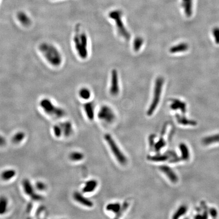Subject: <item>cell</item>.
I'll return each instance as SVG.
<instances>
[{
    "label": "cell",
    "mask_w": 219,
    "mask_h": 219,
    "mask_svg": "<svg viewBox=\"0 0 219 219\" xmlns=\"http://www.w3.org/2000/svg\"><path fill=\"white\" fill-rule=\"evenodd\" d=\"M128 207H129V203L127 201H125L123 203V205H121V207L120 210L119 212L116 215L117 216L116 218H119L121 217L122 215L127 210Z\"/></svg>",
    "instance_id": "obj_33"
},
{
    "label": "cell",
    "mask_w": 219,
    "mask_h": 219,
    "mask_svg": "<svg viewBox=\"0 0 219 219\" xmlns=\"http://www.w3.org/2000/svg\"><path fill=\"white\" fill-rule=\"evenodd\" d=\"M209 212L211 216L213 218H216L218 216V212H217L216 209H215V208L213 207V208L209 209Z\"/></svg>",
    "instance_id": "obj_36"
},
{
    "label": "cell",
    "mask_w": 219,
    "mask_h": 219,
    "mask_svg": "<svg viewBox=\"0 0 219 219\" xmlns=\"http://www.w3.org/2000/svg\"><path fill=\"white\" fill-rule=\"evenodd\" d=\"M73 197L76 201L79 203L80 205H82L83 206L88 207H93V203L92 201L90 200L89 199L84 196L80 193L78 192H75L73 194Z\"/></svg>",
    "instance_id": "obj_12"
},
{
    "label": "cell",
    "mask_w": 219,
    "mask_h": 219,
    "mask_svg": "<svg viewBox=\"0 0 219 219\" xmlns=\"http://www.w3.org/2000/svg\"><path fill=\"white\" fill-rule=\"evenodd\" d=\"M61 125L63 128V134L66 137L71 136L73 132V125L71 122H65Z\"/></svg>",
    "instance_id": "obj_23"
},
{
    "label": "cell",
    "mask_w": 219,
    "mask_h": 219,
    "mask_svg": "<svg viewBox=\"0 0 219 219\" xmlns=\"http://www.w3.org/2000/svg\"><path fill=\"white\" fill-rule=\"evenodd\" d=\"M98 186L97 180L94 179H91L87 180L85 183L82 189V192L84 193H89L93 192L96 189Z\"/></svg>",
    "instance_id": "obj_16"
},
{
    "label": "cell",
    "mask_w": 219,
    "mask_h": 219,
    "mask_svg": "<svg viewBox=\"0 0 219 219\" xmlns=\"http://www.w3.org/2000/svg\"><path fill=\"white\" fill-rule=\"evenodd\" d=\"M187 207L185 205H181L178 207L173 215L172 219H178L180 218V217L184 216L187 213Z\"/></svg>",
    "instance_id": "obj_29"
},
{
    "label": "cell",
    "mask_w": 219,
    "mask_h": 219,
    "mask_svg": "<svg viewBox=\"0 0 219 219\" xmlns=\"http://www.w3.org/2000/svg\"><path fill=\"white\" fill-rule=\"evenodd\" d=\"M22 187L25 194L31 197L34 200H40L42 197L39 194L35 192L34 187L28 179H24L22 182Z\"/></svg>",
    "instance_id": "obj_9"
},
{
    "label": "cell",
    "mask_w": 219,
    "mask_h": 219,
    "mask_svg": "<svg viewBox=\"0 0 219 219\" xmlns=\"http://www.w3.org/2000/svg\"><path fill=\"white\" fill-rule=\"evenodd\" d=\"M144 39L141 36H137L133 42L132 47L133 49L135 52H138L140 50V49L144 44Z\"/></svg>",
    "instance_id": "obj_26"
},
{
    "label": "cell",
    "mask_w": 219,
    "mask_h": 219,
    "mask_svg": "<svg viewBox=\"0 0 219 219\" xmlns=\"http://www.w3.org/2000/svg\"><path fill=\"white\" fill-rule=\"evenodd\" d=\"M53 133L56 138H60L63 134V128L61 124L55 125L53 128Z\"/></svg>",
    "instance_id": "obj_32"
},
{
    "label": "cell",
    "mask_w": 219,
    "mask_h": 219,
    "mask_svg": "<svg viewBox=\"0 0 219 219\" xmlns=\"http://www.w3.org/2000/svg\"><path fill=\"white\" fill-rule=\"evenodd\" d=\"M109 17L114 21L119 36L124 40H129L130 38V34L123 21L122 13L119 10H114L110 12Z\"/></svg>",
    "instance_id": "obj_5"
},
{
    "label": "cell",
    "mask_w": 219,
    "mask_h": 219,
    "mask_svg": "<svg viewBox=\"0 0 219 219\" xmlns=\"http://www.w3.org/2000/svg\"><path fill=\"white\" fill-rule=\"evenodd\" d=\"M8 206V199L6 197H0V215H3L7 211Z\"/></svg>",
    "instance_id": "obj_25"
},
{
    "label": "cell",
    "mask_w": 219,
    "mask_h": 219,
    "mask_svg": "<svg viewBox=\"0 0 219 219\" xmlns=\"http://www.w3.org/2000/svg\"><path fill=\"white\" fill-rule=\"evenodd\" d=\"M176 117L178 123L181 125L194 126L196 125L197 124L196 122L192 120L188 119L184 116L180 115L178 114L176 116Z\"/></svg>",
    "instance_id": "obj_20"
},
{
    "label": "cell",
    "mask_w": 219,
    "mask_h": 219,
    "mask_svg": "<svg viewBox=\"0 0 219 219\" xmlns=\"http://www.w3.org/2000/svg\"><path fill=\"white\" fill-rule=\"evenodd\" d=\"M39 54L49 66L53 69L60 68L64 62V56L56 45L48 41H43L37 46Z\"/></svg>",
    "instance_id": "obj_1"
},
{
    "label": "cell",
    "mask_w": 219,
    "mask_h": 219,
    "mask_svg": "<svg viewBox=\"0 0 219 219\" xmlns=\"http://www.w3.org/2000/svg\"><path fill=\"white\" fill-rule=\"evenodd\" d=\"M17 21L24 28H28L32 25V19L30 15L24 11H19L16 14Z\"/></svg>",
    "instance_id": "obj_10"
},
{
    "label": "cell",
    "mask_w": 219,
    "mask_h": 219,
    "mask_svg": "<svg viewBox=\"0 0 219 219\" xmlns=\"http://www.w3.org/2000/svg\"><path fill=\"white\" fill-rule=\"evenodd\" d=\"M25 137V134L24 132H17L16 134H14L12 137V142L14 144H19L24 140Z\"/></svg>",
    "instance_id": "obj_30"
},
{
    "label": "cell",
    "mask_w": 219,
    "mask_h": 219,
    "mask_svg": "<svg viewBox=\"0 0 219 219\" xmlns=\"http://www.w3.org/2000/svg\"><path fill=\"white\" fill-rule=\"evenodd\" d=\"M104 138L107 142V143L116 160L121 165L126 164L127 162V158L121 150L120 149L111 135L109 134H105L104 136Z\"/></svg>",
    "instance_id": "obj_6"
},
{
    "label": "cell",
    "mask_w": 219,
    "mask_h": 219,
    "mask_svg": "<svg viewBox=\"0 0 219 219\" xmlns=\"http://www.w3.org/2000/svg\"><path fill=\"white\" fill-rule=\"evenodd\" d=\"M213 32V35L214 39H215V42L217 44H219V27H215L213 28L212 30Z\"/></svg>",
    "instance_id": "obj_34"
},
{
    "label": "cell",
    "mask_w": 219,
    "mask_h": 219,
    "mask_svg": "<svg viewBox=\"0 0 219 219\" xmlns=\"http://www.w3.org/2000/svg\"><path fill=\"white\" fill-rule=\"evenodd\" d=\"M166 145V142L163 138H160L157 142L155 144H154V150L156 152H159L162 149L164 148Z\"/></svg>",
    "instance_id": "obj_31"
},
{
    "label": "cell",
    "mask_w": 219,
    "mask_h": 219,
    "mask_svg": "<svg viewBox=\"0 0 219 219\" xmlns=\"http://www.w3.org/2000/svg\"><path fill=\"white\" fill-rule=\"evenodd\" d=\"M16 172L13 169H8L3 171L1 174V176L3 180L8 181L11 180L16 176Z\"/></svg>",
    "instance_id": "obj_22"
},
{
    "label": "cell",
    "mask_w": 219,
    "mask_h": 219,
    "mask_svg": "<svg viewBox=\"0 0 219 219\" xmlns=\"http://www.w3.org/2000/svg\"><path fill=\"white\" fill-rule=\"evenodd\" d=\"M36 188L38 190L44 191L45 190L46 186L44 183L41 181H38L36 183Z\"/></svg>",
    "instance_id": "obj_35"
},
{
    "label": "cell",
    "mask_w": 219,
    "mask_h": 219,
    "mask_svg": "<svg viewBox=\"0 0 219 219\" xmlns=\"http://www.w3.org/2000/svg\"><path fill=\"white\" fill-rule=\"evenodd\" d=\"M83 109L87 118L89 120L92 121L94 119L95 116L94 103L91 101H87L84 104Z\"/></svg>",
    "instance_id": "obj_14"
},
{
    "label": "cell",
    "mask_w": 219,
    "mask_h": 219,
    "mask_svg": "<svg viewBox=\"0 0 219 219\" xmlns=\"http://www.w3.org/2000/svg\"><path fill=\"white\" fill-rule=\"evenodd\" d=\"M78 96L82 100L88 101L91 96V91L88 87H82L79 89Z\"/></svg>",
    "instance_id": "obj_18"
},
{
    "label": "cell",
    "mask_w": 219,
    "mask_h": 219,
    "mask_svg": "<svg viewBox=\"0 0 219 219\" xmlns=\"http://www.w3.org/2000/svg\"><path fill=\"white\" fill-rule=\"evenodd\" d=\"M179 149L181 154V160L184 161L188 160L190 158V152L186 145L185 143H180L179 145Z\"/></svg>",
    "instance_id": "obj_21"
},
{
    "label": "cell",
    "mask_w": 219,
    "mask_h": 219,
    "mask_svg": "<svg viewBox=\"0 0 219 219\" xmlns=\"http://www.w3.org/2000/svg\"><path fill=\"white\" fill-rule=\"evenodd\" d=\"M39 105L45 113L52 117L60 118L63 117L65 114L63 109L56 105L48 97L41 98L39 102Z\"/></svg>",
    "instance_id": "obj_3"
},
{
    "label": "cell",
    "mask_w": 219,
    "mask_h": 219,
    "mask_svg": "<svg viewBox=\"0 0 219 219\" xmlns=\"http://www.w3.org/2000/svg\"><path fill=\"white\" fill-rule=\"evenodd\" d=\"M171 109L174 111L180 110L182 113H186L187 110V105L186 103L180 99L174 98L171 100L170 105Z\"/></svg>",
    "instance_id": "obj_13"
},
{
    "label": "cell",
    "mask_w": 219,
    "mask_h": 219,
    "mask_svg": "<svg viewBox=\"0 0 219 219\" xmlns=\"http://www.w3.org/2000/svg\"><path fill=\"white\" fill-rule=\"evenodd\" d=\"M164 83V79L163 77H157L155 80L151 103L147 112V114L149 116H152L158 107L162 95Z\"/></svg>",
    "instance_id": "obj_4"
},
{
    "label": "cell",
    "mask_w": 219,
    "mask_h": 219,
    "mask_svg": "<svg viewBox=\"0 0 219 219\" xmlns=\"http://www.w3.org/2000/svg\"><path fill=\"white\" fill-rule=\"evenodd\" d=\"M159 169L171 182L176 183L178 181V177L177 175L169 166L166 165H162L160 166Z\"/></svg>",
    "instance_id": "obj_11"
},
{
    "label": "cell",
    "mask_w": 219,
    "mask_h": 219,
    "mask_svg": "<svg viewBox=\"0 0 219 219\" xmlns=\"http://www.w3.org/2000/svg\"><path fill=\"white\" fill-rule=\"evenodd\" d=\"M72 43L77 56L81 60L86 59L89 55L88 38L85 31L81 28L80 24H77L75 26Z\"/></svg>",
    "instance_id": "obj_2"
},
{
    "label": "cell",
    "mask_w": 219,
    "mask_h": 219,
    "mask_svg": "<svg viewBox=\"0 0 219 219\" xmlns=\"http://www.w3.org/2000/svg\"><path fill=\"white\" fill-rule=\"evenodd\" d=\"M121 207V205L118 202L110 203L106 205L105 209L108 211L115 213L116 215L119 212Z\"/></svg>",
    "instance_id": "obj_24"
},
{
    "label": "cell",
    "mask_w": 219,
    "mask_h": 219,
    "mask_svg": "<svg viewBox=\"0 0 219 219\" xmlns=\"http://www.w3.org/2000/svg\"><path fill=\"white\" fill-rule=\"evenodd\" d=\"M6 143V140L5 138L0 134V147L5 146Z\"/></svg>",
    "instance_id": "obj_37"
},
{
    "label": "cell",
    "mask_w": 219,
    "mask_h": 219,
    "mask_svg": "<svg viewBox=\"0 0 219 219\" xmlns=\"http://www.w3.org/2000/svg\"><path fill=\"white\" fill-rule=\"evenodd\" d=\"M182 6L186 16L190 17L192 14V0H182Z\"/></svg>",
    "instance_id": "obj_17"
},
{
    "label": "cell",
    "mask_w": 219,
    "mask_h": 219,
    "mask_svg": "<svg viewBox=\"0 0 219 219\" xmlns=\"http://www.w3.org/2000/svg\"><path fill=\"white\" fill-rule=\"evenodd\" d=\"M97 117L100 120L109 124L114 123L116 118L113 110L107 105H102L100 107Z\"/></svg>",
    "instance_id": "obj_7"
},
{
    "label": "cell",
    "mask_w": 219,
    "mask_h": 219,
    "mask_svg": "<svg viewBox=\"0 0 219 219\" xmlns=\"http://www.w3.org/2000/svg\"><path fill=\"white\" fill-rule=\"evenodd\" d=\"M217 142H219V134L207 136L202 140L203 144L205 145H208Z\"/></svg>",
    "instance_id": "obj_27"
},
{
    "label": "cell",
    "mask_w": 219,
    "mask_h": 219,
    "mask_svg": "<svg viewBox=\"0 0 219 219\" xmlns=\"http://www.w3.org/2000/svg\"><path fill=\"white\" fill-rule=\"evenodd\" d=\"M148 160L150 161L154 162H164L169 159V157L167 154H156L152 156H149L147 157Z\"/></svg>",
    "instance_id": "obj_19"
},
{
    "label": "cell",
    "mask_w": 219,
    "mask_h": 219,
    "mask_svg": "<svg viewBox=\"0 0 219 219\" xmlns=\"http://www.w3.org/2000/svg\"><path fill=\"white\" fill-rule=\"evenodd\" d=\"M119 76L116 70L113 69L111 72V84L110 87L109 92L112 96H117L120 92Z\"/></svg>",
    "instance_id": "obj_8"
},
{
    "label": "cell",
    "mask_w": 219,
    "mask_h": 219,
    "mask_svg": "<svg viewBox=\"0 0 219 219\" xmlns=\"http://www.w3.org/2000/svg\"><path fill=\"white\" fill-rule=\"evenodd\" d=\"M69 158L70 160L73 161L78 162L83 160L84 158V155L83 153L79 151H74L70 153L69 155Z\"/></svg>",
    "instance_id": "obj_28"
},
{
    "label": "cell",
    "mask_w": 219,
    "mask_h": 219,
    "mask_svg": "<svg viewBox=\"0 0 219 219\" xmlns=\"http://www.w3.org/2000/svg\"><path fill=\"white\" fill-rule=\"evenodd\" d=\"M189 45L185 42L178 43L171 47L169 49V52L171 54H176L179 53L184 52L188 50Z\"/></svg>",
    "instance_id": "obj_15"
}]
</instances>
